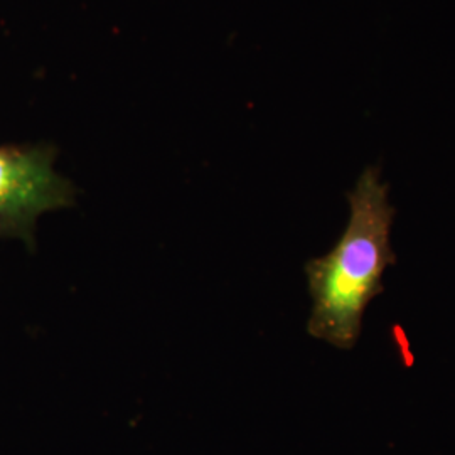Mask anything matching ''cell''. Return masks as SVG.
I'll list each match as a JSON object with an SVG mask.
<instances>
[{"label": "cell", "instance_id": "obj_1", "mask_svg": "<svg viewBox=\"0 0 455 455\" xmlns=\"http://www.w3.org/2000/svg\"><path fill=\"white\" fill-rule=\"evenodd\" d=\"M349 221L334 248L306 263L312 297L307 332L339 349H353L368 304L385 291L383 274L396 263L390 233L395 208L379 169L368 167L347 193Z\"/></svg>", "mask_w": 455, "mask_h": 455}, {"label": "cell", "instance_id": "obj_2", "mask_svg": "<svg viewBox=\"0 0 455 455\" xmlns=\"http://www.w3.org/2000/svg\"><path fill=\"white\" fill-rule=\"evenodd\" d=\"M52 146H0V236H16L33 248L43 212L75 204L76 189L54 171Z\"/></svg>", "mask_w": 455, "mask_h": 455}]
</instances>
